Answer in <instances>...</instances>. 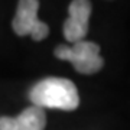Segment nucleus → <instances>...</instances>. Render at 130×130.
Masks as SVG:
<instances>
[{"label":"nucleus","instance_id":"f257e3e1","mask_svg":"<svg viewBox=\"0 0 130 130\" xmlns=\"http://www.w3.org/2000/svg\"><path fill=\"white\" fill-rule=\"evenodd\" d=\"M29 100L39 108H56L72 111L79 106L78 90L67 78L49 77L33 85L29 91Z\"/></svg>","mask_w":130,"mask_h":130},{"label":"nucleus","instance_id":"f03ea898","mask_svg":"<svg viewBox=\"0 0 130 130\" xmlns=\"http://www.w3.org/2000/svg\"><path fill=\"white\" fill-rule=\"evenodd\" d=\"M54 54L58 59L70 61L79 74H95L104 65V59L100 55V46L88 41L72 43V46L59 45L55 48Z\"/></svg>","mask_w":130,"mask_h":130},{"label":"nucleus","instance_id":"7ed1b4c3","mask_svg":"<svg viewBox=\"0 0 130 130\" xmlns=\"http://www.w3.org/2000/svg\"><path fill=\"white\" fill-rule=\"evenodd\" d=\"M39 2L38 0H20L18 3V10L13 18L12 26L16 35L26 36L30 35L33 41H43L49 35V28L46 23L38 19Z\"/></svg>","mask_w":130,"mask_h":130},{"label":"nucleus","instance_id":"20e7f679","mask_svg":"<svg viewBox=\"0 0 130 130\" xmlns=\"http://www.w3.org/2000/svg\"><path fill=\"white\" fill-rule=\"evenodd\" d=\"M93 5L88 0H74L70 3V16L64 22V36L67 41L77 43L84 41L88 33V20Z\"/></svg>","mask_w":130,"mask_h":130},{"label":"nucleus","instance_id":"39448f33","mask_svg":"<svg viewBox=\"0 0 130 130\" xmlns=\"http://www.w3.org/2000/svg\"><path fill=\"white\" fill-rule=\"evenodd\" d=\"M46 114L39 107L30 106L16 117H0V130H45Z\"/></svg>","mask_w":130,"mask_h":130}]
</instances>
